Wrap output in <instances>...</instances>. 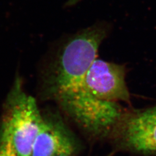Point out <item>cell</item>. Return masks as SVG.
<instances>
[{
    "label": "cell",
    "mask_w": 156,
    "mask_h": 156,
    "mask_svg": "<svg viewBox=\"0 0 156 156\" xmlns=\"http://www.w3.org/2000/svg\"><path fill=\"white\" fill-rule=\"evenodd\" d=\"M112 136L125 151L144 156L156 155V104L126 111Z\"/></svg>",
    "instance_id": "obj_3"
},
{
    "label": "cell",
    "mask_w": 156,
    "mask_h": 156,
    "mask_svg": "<svg viewBox=\"0 0 156 156\" xmlns=\"http://www.w3.org/2000/svg\"><path fill=\"white\" fill-rule=\"evenodd\" d=\"M79 146L76 136L60 117L45 115L33 144L31 156L76 154Z\"/></svg>",
    "instance_id": "obj_5"
},
{
    "label": "cell",
    "mask_w": 156,
    "mask_h": 156,
    "mask_svg": "<svg viewBox=\"0 0 156 156\" xmlns=\"http://www.w3.org/2000/svg\"><path fill=\"white\" fill-rule=\"evenodd\" d=\"M43 120L34 98L16 83L4 105L0 141L11 144L16 156H31L33 144Z\"/></svg>",
    "instance_id": "obj_2"
},
{
    "label": "cell",
    "mask_w": 156,
    "mask_h": 156,
    "mask_svg": "<svg viewBox=\"0 0 156 156\" xmlns=\"http://www.w3.org/2000/svg\"><path fill=\"white\" fill-rule=\"evenodd\" d=\"M107 32L105 26L98 24L76 33L60 48L48 73L47 95L70 119L88 113L97 103L98 99L86 89L85 77Z\"/></svg>",
    "instance_id": "obj_1"
},
{
    "label": "cell",
    "mask_w": 156,
    "mask_h": 156,
    "mask_svg": "<svg viewBox=\"0 0 156 156\" xmlns=\"http://www.w3.org/2000/svg\"><path fill=\"white\" fill-rule=\"evenodd\" d=\"M85 85L98 99L113 103H130L123 65L96 58L87 72Z\"/></svg>",
    "instance_id": "obj_4"
},
{
    "label": "cell",
    "mask_w": 156,
    "mask_h": 156,
    "mask_svg": "<svg viewBox=\"0 0 156 156\" xmlns=\"http://www.w3.org/2000/svg\"><path fill=\"white\" fill-rule=\"evenodd\" d=\"M0 156H16L9 143L0 141Z\"/></svg>",
    "instance_id": "obj_6"
},
{
    "label": "cell",
    "mask_w": 156,
    "mask_h": 156,
    "mask_svg": "<svg viewBox=\"0 0 156 156\" xmlns=\"http://www.w3.org/2000/svg\"><path fill=\"white\" fill-rule=\"evenodd\" d=\"M59 156H77L76 154H69V155H59Z\"/></svg>",
    "instance_id": "obj_7"
}]
</instances>
